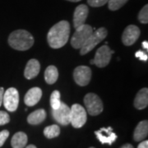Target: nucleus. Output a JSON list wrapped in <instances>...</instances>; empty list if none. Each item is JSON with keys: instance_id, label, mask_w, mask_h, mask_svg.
Wrapping results in <instances>:
<instances>
[{"instance_id": "obj_18", "label": "nucleus", "mask_w": 148, "mask_h": 148, "mask_svg": "<svg viewBox=\"0 0 148 148\" xmlns=\"http://www.w3.org/2000/svg\"><path fill=\"white\" fill-rule=\"evenodd\" d=\"M46 118V112L44 109H40L32 112L27 117V122L32 125H37L41 123Z\"/></svg>"}, {"instance_id": "obj_5", "label": "nucleus", "mask_w": 148, "mask_h": 148, "mask_svg": "<svg viewBox=\"0 0 148 148\" xmlns=\"http://www.w3.org/2000/svg\"><path fill=\"white\" fill-rule=\"evenodd\" d=\"M84 104L88 114L91 116L99 115L104 110L103 102L95 93H88L85 95Z\"/></svg>"}, {"instance_id": "obj_12", "label": "nucleus", "mask_w": 148, "mask_h": 148, "mask_svg": "<svg viewBox=\"0 0 148 148\" xmlns=\"http://www.w3.org/2000/svg\"><path fill=\"white\" fill-rule=\"evenodd\" d=\"M95 134L101 144L112 145V143H114L117 139V135L113 132V128L111 127H102L100 130L95 131Z\"/></svg>"}, {"instance_id": "obj_1", "label": "nucleus", "mask_w": 148, "mask_h": 148, "mask_svg": "<svg viewBox=\"0 0 148 148\" xmlns=\"http://www.w3.org/2000/svg\"><path fill=\"white\" fill-rule=\"evenodd\" d=\"M70 35V24L69 21H61L50 28L47 35L49 46L53 49L64 47L69 40Z\"/></svg>"}, {"instance_id": "obj_9", "label": "nucleus", "mask_w": 148, "mask_h": 148, "mask_svg": "<svg viewBox=\"0 0 148 148\" xmlns=\"http://www.w3.org/2000/svg\"><path fill=\"white\" fill-rule=\"evenodd\" d=\"M73 78L76 83L81 86H87L91 79V70L87 66L77 67L73 72Z\"/></svg>"}, {"instance_id": "obj_11", "label": "nucleus", "mask_w": 148, "mask_h": 148, "mask_svg": "<svg viewBox=\"0 0 148 148\" xmlns=\"http://www.w3.org/2000/svg\"><path fill=\"white\" fill-rule=\"evenodd\" d=\"M139 36H140V29L135 25H129L123 32L122 41L123 45L130 46L138 40Z\"/></svg>"}, {"instance_id": "obj_31", "label": "nucleus", "mask_w": 148, "mask_h": 148, "mask_svg": "<svg viewBox=\"0 0 148 148\" xmlns=\"http://www.w3.org/2000/svg\"><path fill=\"white\" fill-rule=\"evenodd\" d=\"M120 148H134V147H133V146H132V145L129 144V143H127V144L123 145Z\"/></svg>"}, {"instance_id": "obj_17", "label": "nucleus", "mask_w": 148, "mask_h": 148, "mask_svg": "<svg viewBox=\"0 0 148 148\" xmlns=\"http://www.w3.org/2000/svg\"><path fill=\"white\" fill-rule=\"evenodd\" d=\"M134 106L138 110H143L148 106V89L143 88L139 90L134 99Z\"/></svg>"}, {"instance_id": "obj_35", "label": "nucleus", "mask_w": 148, "mask_h": 148, "mask_svg": "<svg viewBox=\"0 0 148 148\" xmlns=\"http://www.w3.org/2000/svg\"><path fill=\"white\" fill-rule=\"evenodd\" d=\"M89 148H95V147H89Z\"/></svg>"}, {"instance_id": "obj_20", "label": "nucleus", "mask_w": 148, "mask_h": 148, "mask_svg": "<svg viewBox=\"0 0 148 148\" xmlns=\"http://www.w3.org/2000/svg\"><path fill=\"white\" fill-rule=\"evenodd\" d=\"M58 78V71L53 65L49 66L45 71V80L48 84L51 85L55 83Z\"/></svg>"}, {"instance_id": "obj_21", "label": "nucleus", "mask_w": 148, "mask_h": 148, "mask_svg": "<svg viewBox=\"0 0 148 148\" xmlns=\"http://www.w3.org/2000/svg\"><path fill=\"white\" fill-rule=\"evenodd\" d=\"M59 134H60V128L56 124L48 126L44 129V135L49 139L57 138Z\"/></svg>"}, {"instance_id": "obj_10", "label": "nucleus", "mask_w": 148, "mask_h": 148, "mask_svg": "<svg viewBox=\"0 0 148 148\" xmlns=\"http://www.w3.org/2000/svg\"><path fill=\"white\" fill-rule=\"evenodd\" d=\"M70 108L64 103H61L58 109L52 111L54 120L63 126H67L70 123Z\"/></svg>"}, {"instance_id": "obj_7", "label": "nucleus", "mask_w": 148, "mask_h": 148, "mask_svg": "<svg viewBox=\"0 0 148 148\" xmlns=\"http://www.w3.org/2000/svg\"><path fill=\"white\" fill-rule=\"evenodd\" d=\"M114 53L108 45H102L95 53L94 59L90 61V64H95L98 68H105L110 62L112 54Z\"/></svg>"}, {"instance_id": "obj_25", "label": "nucleus", "mask_w": 148, "mask_h": 148, "mask_svg": "<svg viewBox=\"0 0 148 148\" xmlns=\"http://www.w3.org/2000/svg\"><path fill=\"white\" fill-rule=\"evenodd\" d=\"M10 122V116L5 111L0 110V126L5 125Z\"/></svg>"}, {"instance_id": "obj_19", "label": "nucleus", "mask_w": 148, "mask_h": 148, "mask_svg": "<svg viewBox=\"0 0 148 148\" xmlns=\"http://www.w3.org/2000/svg\"><path fill=\"white\" fill-rule=\"evenodd\" d=\"M28 138L27 134L23 132H18L13 135L11 141L12 148H24L27 146Z\"/></svg>"}, {"instance_id": "obj_6", "label": "nucleus", "mask_w": 148, "mask_h": 148, "mask_svg": "<svg viewBox=\"0 0 148 148\" xmlns=\"http://www.w3.org/2000/svg\"><path fill=\"white\" fill-rule=\"evenodd\" d=\"M70 123L76 128L82 127L86 122V110L79 104H74L70 108Z\"/></svg>"}, {"instance_id": "obj_4", "label": "nucleus", "mask_w": 148, "mask_h": 148, "mask_svg": "<svg viewBox=\"0 0 148 148\" xmlns=\"http://www.w3.org/2000/svg\"><path fill=\"white\" fill-rule=\"evenodd\" d=\"M94 29L90 25L84 24L76 29V32L71 39V45L74 49H81L83 46L85 42L87 40L90 35L93 33Z\"/></svg>"}, {"instance_id": "obj_28", "label": "nucleus", "mask_w": 148, "mask_h": 148, "mask_svg": "<svg viewBox=\"0 0 148 148\" xmlns=\"http://www.w3.org/2000/svg\"><path fill=\"white\" fill-rule=\"evenodd\" d=\"M135 56H136V58H139L141 61H147L148 59V55L147 53H145V52H143L142 50H138L137 51L136 53H135Z\"/></svg>"}, {"instance_id": "obj_16", "label": "nucleus", "mask_w": 148, "mask_h": 148, "mask_svg": "<svg viewBox=\"0 0 148 148\" xmlns=\"http://www.w3.org/2000/svg\"><path fill=\"white\" fill-rule=\"evenodd\" d=\"M148 135V122L147 120L141 121L135 128L133 133V139L136 142H141L145 140Z\"/></svg>"}, {"instance_id": "obj_27", "label": "nucleus", "mask_w": 148, "mask_h": 148, "mask_svg": "<svg viewBox=\"0 0 148 148\" xmlns=\"http://www.w3.org/2000/svg\"><path fill=\"white\" fill-rule=\"evenodd\" d=\"M8 137H9V132L8 130H3L0 132V147L3 146V144Z\"/></svg>"}, {"instance_id": "obj_13", "label": "nucleus", "mask_w": 148, "mask_h": 148, "mask_svg": "<svg viewBox=\"0 0 148 148\" xmlns=\"http://www.w3.org/2000/svg\"><path fill=\"white\" fill-rule=\"evenodd\" d=\"M88 7L85 4H81L76 8L73 14V26L76 29L84 25L88 16Z\"/></svg>"}, {"instance_id": "obj_2", "label": "nucleus", "mask_w": 148, "mask_h": 148, "mask_svg": "<svg viewBox=\"0 0 148 148\" xmlns=\"http://www.w3.org/2000/svg\"><path fill=\"white\" fill-rule=\"evenodd\" d=\"M32 35L26 30H16L12 32L8 37V44L16 50L25 51L32 47L34 45Z\"/></svg>"}, {"instance_id": "obj_14", "label": "nucleus", "mask_w": 148, "mask_h": 148, "mask_svg": "<svg viewBox=\"0 0 148 148\" xmlns=\"http://www.w3.org/2000/svg\"><path fill=\"white\" fill-rule=\"evenodd\" d=\"M42 96V90L39 87H33L27 92L24 98V102L27 106H34L40 101Z\"/></svg>"}, {"instance_id": "obj_33", "label": "nucleus", "mask_w": 148, "mask_h": 148, "mask_svg": "<svg viewBox=\"0 0 148 148\" xmlns=\"http://www.w3.org/2000/svg\"><path fill=\"white\" fill-rule=\"evenodd\" d=\"M26 148H37L35 145H29V146H27Z\"/></svg>"}, {"instance_id": "obj_8", "label": "nucleus", "mask_w": 148, "mask_h": 148, "mask_svg": "<svg viewBox=\"0 0 148 148\" xmlns=\"http://www.w3.org/2000/svg\"><path fill=\"white\" fill-rule=\"evenodd\" d=\"M3 103L4 107L7 109V110L10 111V112L16 111L19 104L18 90L14 87H10L6 91H4Z\"/></svg>"}, {"instance_id": "obj_30", "label": "nucleus", "mask_w": 148, "mask_h": 148, "mask_svg": "<svg viewBox=\"0 0 148 148\" xmlns=\"http://www.w3.org/2000/svg\"><path fill=\"white\" fill-rule=\"evenodd\" d=\"M3 94H4V89H3V87H0V106H2V104H3Z\"/></svg>"}, {"instance_id": "obj_22", "label": "nucleus", "mask_w": 148, "mask_h": 148, "mask_svg": "<svg viewBox=\"0 0 148 148\" xmlns=\"http://www.w3.org/2000/svg\"><path fill=\"white\" fill-rule=\"evenodd\" d=\"M61 101H60V92L58 90H53L50 96V106L53 110L58 109L61 106Z\"/></svg>"}, {"instance_id": "obj_26", "label": "nucleus", "mask_w": 148, "mask_h": 148, "mask_svg": "<svg viewBox=\"0 0 148 148\" xmlns=\"http://www.w3.org/2000/svg\"><path fill=\"white\" fill-rule=\"evenodd\" d=\"M109 0H87L88 4L94 8H98L108 3Z\"/></svg>"}, {"instance_id": "obj_24", "label": "nucleus", "mask_w": 148, "mask_h": 148, "mask_svg": "<svg viewBox=\"0 0 148 148\" xmlns=\"http://www.w3.org/2000/svg\"><path fill=\"white\" fill-rule=\"evenodd\" d=\"M138 20L143 24H147L148 22V5H145L138 14Z\"/></svg>"}, {"instance_id": "obj_32", "label": "nucleus", "mask_w": 148, "mask_h": 148, "mask_svg": "<svg viewBox=\"0 0 148 148\" xmlns=\"http://www.w3.org/2000/svg\"><path fill=\"white\" fill-rule=\"evenodd\" d=\"M143 47L147 51L148 49V42L147 41H143Z\"/></svg>"}, {"instance_id": "obj_34", "label": "nucleus", "mask_w": 148, "mask_h": 148, "mask_svg": "<svg viewBox=\"0 0 148 148\" xmlns=\"http://www.w3.org/2000/svg\"><path fill=\"white\" fill-rule=\"evenodd\" d=\"M68 1H70V2H73V3H76V2H79L81 0H68Z\"/></svg>"}, {"instance_id": "obj_23", "label": "nucleus", "mask_w": 148, "mask_h": 148, "mask_svg": "<svg viewBox=\"0 0 148 148\" xmlns=\"http://www.w3.org/2000/svg\"><path fill=\"white\" fill-rule=\"evenodd\" d=\"M128 0H109L108 7L111 11L119 10L127 3Z\"/></svg>"}, {"instance_id": "obj_3", "label": "nucleus", "mask_w": 148, "mask_h": 148, "mask_svg": "<svg viewBox=\"0 0 148 148\" xmlns=\"http://www.w3.org/2000/svg\"><path fill=\"white\" fill-rule=\"evenodd\" d=\"M107 36V30L105 27H101L90 35L87 40L85 42L83 46L80 49V53L82 55H85L90 52L94 48Z\"/></svg>"}, {"instance_id": "obj_29", "label": "nucleus", "mask_w": 148, "mask_h": 148, "mask_svg": "<svg viewBox=\"0 0 148 148\" xmlns=\"http://www.w3.org/2000/svg\"><path fill=\"white\" fill-rule=\"evenodd\" d=\"M138 148H148V141L145 140L141 143H139Z\"/></svg>"}, {"instance_id": "obj_15", "label": "nucleus", "mask_w": 148, "mask_h": 148, "mask_svg": "<svg viewBox=\"0 0 148 148\" xmlns=\"http://www.w3.org/2000/svg\"><path fill=\"white\" fill-rule=\"evenodd\" d=\"M40 71V64L37 59L32 58L27 63L24 71V76L28 80L33 79L36 77Z\"/></svg>"}]
</instances>
